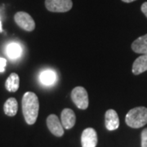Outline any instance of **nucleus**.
<instances>
[{
  "mask_svg": "<svg viewBox=\"0 0 147 147\" xmlns=\"http://www.w3.org/2000/svg\"><path fill=\"white\" fill-rule=\"evenodd\" d=\"M3 110L6 115L13 117L16 115L18 110V103L14 97H11L6 100L3 105Z\"/></svg>",
  "mask_w": 147,
  "mask_h": 147,
  "instance_id": "2eb2a0df",
  "label": "nucleus"
},
{
  "mask_svg": "<svg viewBox=\"0 0 147 147\" xmlns=\"http://www.w3.org/2000/svg\"><path fill=\"white\" fill-rule=\"evenodd\" d=\"M105 127L109 131H114L119 127V119L115 110L110 109L105 112Z\"/></svg>",
  "mask_w": 147,
  "mask_h": 147,
  "instance_id": "6e6552de",
  "label": "nucleus"
},
{
  "mask_svg": "<svg viewBox=\"0 0 147 147\" xmlns=\"http://www.w3.org/2000/svg\"><path fill=\"white\" fill-rule=\"evenodd\" d=\"M38 110L39 101L37 95L32 92H26L22 97V112L29 125H32L36 122Z\"/></svg>",
  "mask_w": 147,
  "mask_h": 147,
  "instance_id": "f257e3e1",
  "label": "nucleus"
},
{
  "mask_svg": "<svg viewBox=\"0 0 147 147\" xmlns=\"http://www.w3.org/2000/svg\"><path fill=\"white\" fill-rule=\"evenodd\" d=\"M141 9H142V12L144 13V15L147 17V2H145V3L142 4Z\"/></svg>",
  "mask_w": 147,
  "mask_h": 147,
  "instance_id": "a211bd4d",
  "label": "nucleus"
},
{
  "mask_svg": "<svg viewBox=\"0 0 147 147\" xmlns=\"http://www.w3.org/2000/svg\"><path fill=\"white\" fill-rule=\"evenodd\" d=\"M127 125L132 128H140L147 123V108L135 107L130 110L125 118Z\"/></svg>",
  "mask_w": 147,
  "mask_h": 147,
  "instance_id": "f03ea898",
  "label": "nucleus"
},
{
  "mask_svg": "<svg viewBox=\"0 0 147 147\" xmlns=\"http://www.w3.org/2000/svg\"><path fill=\"white\" fill-rule=\"evenodd\" d=\"M123 3H132V2H134V1H136V0H122Z\"/></svg>",
  "mask_w": 147,
  "mask_h": 147,
  "instance_id": "6ab92c4d",
  "label": "nucleus"
},
{
  "mask_svg": "<svg viewBox=\"0 0 147 147\" xmlns=\"http://www.w3.org/2000/svg\"><path fill=\"white\" fill-rule=\"evenodd\" d=\"M16 25L26 31H33L35 28V22L32 16L25 11H18L14 16Z\"/></svg>",
  "mask_w": 147,
  "mask_h": 147,
  "instance_id": "20e7f679",
  "label": "nucleus"
},
{
  "mask_svg": "<svg viewBox=\"0 0 147 147\" xmlns=\"http://www.w3.org/2000/svg\"><path fill=\"white\" fill-rule=\"evenodd\" d=\"M131 49L133 52L140 54H147V34L139 37L131 44Z\"/></svg>",
  "mask_w": 147,
  "mask_h": 147,
  "instance_id": "ddd939ff",
  "label": "nucleus"
},
{
  "mask_svg": "<svg viewBox=\"0 0 147 147\" xmlns=\"http://www.w3.org/2000/svg\"><path fill=\"white\" fill-rule=\"evenodd\" d=\"M0 21H1V20H0Z\"/></svg>",
  "mask_w": 147,
  "mask_h": 147,
  "instance_id": "aec40b11",
  "label": "nucleus"
},
{
  "mask_svg": "<svg viewBox=\"0 0 147 147\" xmlns=\"http://www.w3.org/2000/svg\"><path fill=\"white\" fill-rule=\"evenodd\" d=\"M76 122V116L71 109H64L61 112V123L65 129L72 128Z\"/></svg>",
  "mask_w": 147,
  "mask_h": 147,
  "instance_id": "1a4fd4ad",
  "label": "nucleus"
},
{
  "mask_svg": "<svg viewBox=\"0 0 147 147\" xmlns=\"http://www.w3.org/2000/svg\"><path fill=\"white\" fill-rule=\"evenodd\" d=\"M47 126L49 131L56 137H62L64 134V127L61 121L59 120L56 115H50L47 119Z\"/></svg>",
  "mask_w": 147,
  "mask_h": 147,
  "instance_id": "0eeeda50",
  "label": "nucleus"
},
{
  "mask_svg": "<svg viewBox=\"0 0 147 147\" xmlns=\"http://www.w3.org/2000/svg\"><path fill=\"white\" fill-rule=\"evenodd\" d=\"M57 79V74L53 69H44L39 74V81L44 86H52Z\"/></svg>",
  "mask_w": 147,
  "mask_h": 147,
  "instance_id": "9d476101",
  "label": "nucleus"
},
{
  "mask_svg": "<svg viewBox=\"0 0 147 147\" xmlns=\"http://www.w3.org/2000/svg\"><path fill=\"white\" fill-rule=\"evenodd\" d=\"M147 70V54L137 58L132 65V73L135 75H138Z\"/></svg>",
  "mask_w": 147,
  "mask_h": 147,
  "instance_id": "f8f14e48",
  "label": "nucleus"
},
{
  "mask_svg": "<svg viewBox=\"0 0 147 147\" xmlns=\"http://www.w3.org/2000/svg\"><path fill=\"white\" fill-rule=\"evenodd\" d=\"M98 138L94 128L88 127L84 129L81 136L82 147H96L97 145Z\"/></svg>",
  "mask_w": 147,
  "mask_h": 147,
  "instance_id": "423d86ee",
  "label": "nucleus"
},
{
  "mask_svg": "<svg viewBox=\"0 0 147 147\" xmlns=\"http://www.w3.org/2000/svg\"><path fill=\"white\" fill-rule=\"evenodd\" d=\"M7 65V61L6 59L0 57V73H3L5 71V67Z\"/></svg>",
  "mask_w": 147,
  "mask_h": 147,
  "instance_id": "f3484780",
  "label": "nucleus"
},
{
  "mask_svg": "<svg viewBox=\"0 0 147 147\" xmlns=\"http://www.w3.org/2000/svg\"><path fill=\"white\" fill-rule=\"evenodd\" d=\"M142 147H147V128L142 132Z\"/></svg>",
  "mask_w": 147,
  "mask_h": 147,
  "instance_id": "dca6fc26",
  "label": "nucleus"
},
{
  "mask_svg": "<svg viewBox=\"0 0 147 147\" xmlns=\"http://www.w3.org/2000/svg\"><path fill=\"white\" fill-rule=\"evenodd\" d=\"M71 99L74 105L80 110H86L88 107V94L84 87L74 88L71 92Z\"/></svg>",
  "mask_w": 147,
  "mask_h": 147,
  "instance_id": "7ed1b4c3",
  "label": "nucleus"
},
{
  "mask_svg": "<svg viewBox=\"0 0 147 147\" xmlns=\"http://www.w3.org/2000/svg\"><path fill=\"white\" fill-rule=\"evenodd\" d=\"M20 86V78L16 73H11L5 82L6 89L10 92H16Z\"/></svg>",
  "mask_w": 147,
  "mask_h": 147,
  "instance_id": "4468645a",
  "label": "nucleus"
},
{
  "mask_svg": "<svg viewBox=\"0 0 147 147\" xmlns=\"http://www.w3.org/2000/svg\"><path fill=\"white\" fill-rule=\"evenodd\" d=\"M45 6L52 12H66L73 7L71 0H45Z\"/></svg>",
  "mask_w": 147,
  "mask_h": 147,
  "instance_id": "39448f33",
  "label": "nucleus"
},
{
  "mask_svg": "<svg viewBox=\"0 0 147 147\" xmlns=\"http://www.w3.org/2000/svg\"><path fill=\"white\" fill-rule=\"evenodd\" d=\"M6 54L11 60H16L21 57L22 54V47L18 42H12L6 46Z\"/></svg>",
  "mask_w": 147,
  "mask_h": 147,
  "instance_id": "9b49d317",
  "label": "nucleus"
}]
</instances>
